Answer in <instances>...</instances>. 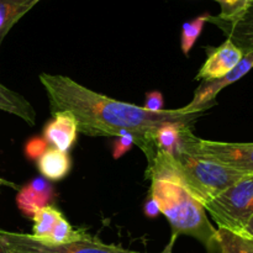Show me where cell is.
<instances>
[{
	"label": "cell",
	"mask_w": 253,
	"mask_h": 253,
	"mask_svg": "<svg viewBox=\"0 0 253 253\" xmlns=\"http://www.w3.org/2000/svg\"><path fill=\"white\" fill-rule=\"evenodd\" d=\"M40 82L46 91L51 113L69 111L78 132L90 137H120L131 133L135 145L147 161L155 155V132L165 123L194 125L203 113L185 114L182 109L148 111L143 106L116 100L91 90L62 74L41 73Z\"/></svg>",
	"instance_id": "obj_1"
},
{
	"label": "cell",
	"mask_w": 253,
	"mask_h": 253,
	"mask_svg": "<svg viewBox=\"0 0 253 253\" xmlns=\"http://www.w3.org/2000/svg\"><path fill=\"white\" fill-rule=\"evenodd\" d=\"M147 162L148 179L175 183L203 207L242 178L249 177L239 170L189 155L180 148L173 155L157 150Z\"/></svg>",
	"instance_id": "obj_2"
},
{
	"label": "cell",
	"mask_w": 253,
	"mask_h": 253,
	"mask_svg": "<svg viewBox=\"0 0 253 253\" xmlns=\"http://www.w3.org/2000/svg\"><path fill=\"white\" fill-rule=\"evenodd\" d=\"M150 195L157 202L161 214L172 227V236L185 235L197 239L205 247L216 234L204 207L184 188L167 180H151Z\"/></svg>",
	"instance_id": "obj_3"
},
{
	"label": "cell",
	"mask_w": 253,
	"mask_h": 253,
	"mask_svg": "<svg viewBox=\"0 0 253 253\" xmlns=\"http://www.w3.org/2000/svg\"><path fill=\"white\" fill-rule=\"evenodd\" d=\"M204 209L217 229L242 234L253 215V175L242 178L210 200Z\"/></svg>",
	"instance_id": "obj_4"
},
{
	"label": "cell",
	"mask_w": 253,
	"mask_h": 253,
	"mask_svg": "<svg viewBox=\"0 0 253 253\" xmlns=\"http://www.w3.org/2000/svg\"><path fill=\"white\" fill-rule=\"evenodd\" d=\"M193 127L183 130L180 150L203 160L253 175V142H221L199 138L193 133Z\"/></svg>",
	"instance_id": "obj_5"
},
{
	"label": "cell",
	"mask_w": 253,
	"mask_h": 253,
	"mask_svg": "<svg viewBox=\"0 0 253 253\" xmlns=\"http://www.w3.org/2000/svg\"><path fill=\"white\" fill-rule=\"evenodd\" d=\"M175 239L177 237L172 236L168 246L161 253H173L172 250ZM0 242L10 253H142L123 249L115 245H106L89 235L78 241L63 245H49L39 241L32 235L0 229Z\"/></svg>",
	"instance_id": "obj_6"
},
{
	"label": "cell",
	"mask_w": 253,
	"mask_h": 253,
	"mask_svg": "<svg viewBox=\"0 0 253 253\" xmlns=\"http://www.w3.org/2000/svg\"><path fill=\"white\" fill-rule=\"evenodd\" d=\"M253 68V52L251 53L244 54V58L241 59L239 64L226 74L225 77L215 81L210 82H203L199 85V88L195 90L194 96H193L192 101L183 106L182 111L185 114H197V113H204L207 109H210L214 106L215 99H216L217 94L226 88L230 84L235 83V82L240 81L244 76H246L250 71Z\"/></svg>",
	"instance_id": "obj_7"
},
{
	"label": "cell",
	"mask_w": 253,
	"mask_h": 253,
	"mask_svg": "<svg viewBox=\"0 0 253 253\" xmlns=\"http://www.w3.org/2000/svg\"><path fill=\"white\" fill-rule=\"evenodd\" d=\"M208 22L219 27L227 40L239 47L244 54L253 52V0L244 11L231 19L224 20L209 15Z\"/></svg>",
	"instance_id": "obj_8"
},
{
	"label": "cell",
	"mask_w": 253,
	"mask_h": 253,
	"mask_svg": "<svg viewBox=\"0 0 253 253\" xmlns=\"http://www.w3.org/2000/svg\"><path fill=\"white\" fill-rule=\"evenodd\" d=\"M244 58V53L230 40L215 48L198 72L195 79L203 82L215 81L229 74Z\"/></svg>",
	"instance_id": "obj_9"
},
{
	"label": "cell",
	"mask_w": 253,
	"mask_h": 253,
	"mask_svg": "<svg viewBox=\"0 0 253 253\" xmlns=\"http://www.w3.org/2000/svg\"><path fill=\"white\" fill-rule=\"evenodd\" d=\"M52 120L44 126L43 138L53 148L68 152L73 147L78 135V125L69 111H56L52 114Z\"/></svg>",
	"instance_id": "obj_10"
},
{
	"label": "cell",
	"mask_w": 253,
	"mask_h": 253,
	"mask_svg": "<svg viewBox=\"0 0 253 253\" xmlns=\"http://www.w3.org/2000/svg\"><path fill=\"white\" fill-rule=\"evenodd\" d=\"M54 197V190L51 183L43 177L34 178L31 182L20 188L16 197V204L25 216H34L41 208L47 207Z\"/></svg>",
	"instance_id": "obj_11"
},
{
	"label": "cell",
	"mask_w": 253,
	"mask_h": 253,
	"mask_svg": "<svg viewBox=\"0 0 253 253\" xmlns=\"http://www.w3.org/2000/svg\"><path fill=\"white\" fill-rule=\"evenodd\" d=\"M205 249L207 253H253V239L246 234L216 229L214 239Z\"/></svg>",
	"instance_id": "obj_12"
},
{
	"label": "cell",
	"mask_w": 253,
	"mask_h": 253,
	"mask_svg": "<svg viewBox=\"0 0 253 253\" xmlns=\"http://www.w3.org/2000/svg\"><path fill=\"white\" fill-rule=\"evenodd\" d=\"M37 167L47 180H61L71 170V158L68 152H62L53 147L47 148L39 157Z\"/></svg>",
	"instance_id": "obj_13"
},
{
	"label": "cell",
	"mask_w": 253,
	"mask_h": 253,
	"mask_svg": "<svg viewBox=\"0 0 253 253\" xmlns=\"http://www.w3.org/2000/svg\"><path fill=\"white\" fill-rule=\"evenodd\" d=\"M0 111L22 119L29 125L36 124V111L21 94L11 90L0 83Z\"/></svg>",
	"instance_id": "obj_14"
},
{
	"label": "cell",
	"mask_w": 253,
	"mask_h": 253,
	"mask_svg": "<svg viewBox=\"0 0 253 253\" xmlns=\"http://www.w3.org/2000/svg\"><path fill=\"white\" fill-rule=\"evenodd\" d=\"M42 0H0V46L11 27Z\"/></svg>",
	"instance_id": "obj_15"
},
{
	"label": "cell",
	"mask_w": 253,
	"mask_h": 253,
	"mask_svg": "<svg viewBox=\"0 0 253 253\" xmlns=\"http://www.w3.org/2000/svg\"><path fill=\"white\" fill-rule=\"evenodd\" d=\"M187 126L193 127V125L187 123H165L156 130L155 145L157 150L173 155L180 148L182 133Z\"/></svg>",
	"instance_id": "obj_16"
},
{
	"label": "cell",
	"mask_w": 253,
	"mask_h": 253,
	"mask_svg": "<svg viewBox=\"0 0 253 253\" xmlns=\"http://www.w3.org/2000/svg\"><path fill=\"white\" fill-rule=\"evenodd\" d=\"M62 212L52 205L41 208L37 210L32 216L34 227H32V236L41 242H46L51 235L54 225L62 216Z\"/></svg>",
	"instance_id": "obj_17"
},
{
	"label": "cell",
	"mask_w": 253,
	"mask_h": 253,
	"mask_svg": "<svg viewBox=\"0 0 253 253\" xmlns=\"http://www.w3.org/2000/svg\"><path fill=\"white\" fill-rule=\"evenodd\" d=\"M86 236L88 235H86L84 230H74L72 225L69 224L68 220H66V217L62 215L58 219V221L56 222L51 235H49L44 244L63 245L68 244V242L78 241V240L84 239Z\"/></svg>",
	"instance_id": "obj_18"
},
{
	"label": "cell",
	"mask_w": 253,
	"mask_h": 253,
	"mask_svg": "<svg viewBox=\"0 0 253 253\" xmlns=\"http://www.w3.org/2000/svg\"><path fill=\"white\" fill-rule=\"evenodd\" d=\"M208 19H209V14H204L202 16H198L183 24L182 36H180V47H182V52L185 56L189 54L190 49L193 48L197 40L199 39L200 34H202L203 29H204V25L208 22Z\"/></svg>",
	"instance_id": "obj_19"
},
{
	"label": "cell",
	"mask_w": 253,
	"mask_h": 253,
	"mask_svg": "<svg viewBox=\"0 0 253 253\" xmlns=\"http://www.w3.org/2000/svg\"><path fill=\"white\" fill-rule=\"evenodd\" d=\"M215 1L219 2L221 6V11L216 16L220 19L227 20L244 11L252 0H215Z\"/></svg>",
	"instance_id": "obj_20"
},
{
	"label": "cell",
	"mask_w": 253,
	"mask_h": 253,
	"mask_svg": "<svg viewBox=\"0 0 253 253\" xmlns=\"http://www.w3.org/2000/svg\"><path fill=\"white\" fill-rule=\"evenodd\" d=\"M133 145H135V138H133V136L131 133L116 137L115 141L113 142L114 160H119V158L123 157L126 152H128L132 148Z\"/></svg>",
	"instance_id": "obj_21"
},
{
	"label": "cell",
	"mask_w": 253,
	"mask_h": 253,
	"mask_svg": "<svg viewBox=\"0 0 253 253\" xmlns=\"http://www.w3.org/2000/svg\"><path fill=\"white\" fill-rule=\"evenodd\" d=\"M165 105V101H163V95L160 91H151V93L146 94V101L143 108L147 109L148 111H153V113H157V111L165 110L163 109Z\"/></svg>",
	"instance_id": "obj_22"
},
{
	"label": "cell",
	"mask_w": 253,
	"mask_h": 253,
	"mask_svg": "<svg viewBox=\"0 0 253 253\" xmlns=\"http://www.w3.org/2000/svg\"><path fill=\"white\" fill-rule=\"evenodd\" d=\"M143 211H145L146 216L150 217V219H155V217H157L161 214L157 202L151 195H148V199L146 202L145 208H143Z\"/></svg>",
	"instance_id": "obj_23"
},
{
	"label": "cell",
	"mask_w": 253,
	"mask_h": 253,
	"mask_svg": "<svg viewBox=\"0 0 253 253\" xmlns=\"http://www.w3.org/2000/svg\"><path fill=\"white\" fill-rule=\"evenodd\" d=\"M44 142H46V141H40V140H34V141H31V142H29L27 143V146H26V155L29 156L30 158H32V157H36V156H39L40 157V153L37 152V150H40L41 151L42 153L44 152Z\"/></svg>",
	"instance_id": "obj_24"
},
{
	"label": "cell",
	"mask_w": 253,
	"mask_h": 253,
	"mask_svg": "<svg viewBox=\"0 0 253 253\" xmlns=\"http://www.w3.org/2000/svg\"><path fill=\"white\" fill-rule=\"evenodd\" d=\"M242 234L249 235L250 237H252V239H253V215L251 216V219H250L249 224H247L246 229H245V231L242 232Z\"/></svg>",
	"instance_id": "obj_25"
},
{
	"label": "cell",
	"mask_w": 253,
	"mask_h": 253,
	"mask_svg": "<svg viewBox=\"0 0 253 253\" xmlns=\"http://www.w3.org/2000/svg\"><path fill=\"white\" fill-rule=\"evenodd\" d=\"M1 185H7V187L16 188V184H14V183L9 182V180H6V179H2V178H0V187H1Z\"/></svg>",
	"instance_id": "obj_26"
},
{
	"label": "cell",
	"mask_w": 253,
	"mask_h": 253,
	"mask_svg": "<svg viewBox=\"0 0 253 253\" xmlns=\"http://www.w3.org/2000/svg\"><path fill=\"white\" fill-rule=\"evenodd\" d=\"M0 253H10L6 249H5V246L1 244V242H0Z\"/></svg>",
	"instance_id": "obj_27"
}]
</instances>
